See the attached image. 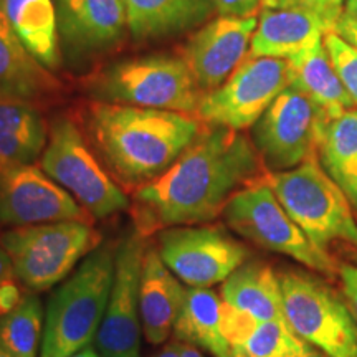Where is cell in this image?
<instances>
[{
    "mask_svg": "<svg viewBox=\"0 0 357 357\" xmlns=\"http://www.w3.org/2000/svg\"><path fill=\"white\" fill-rule=\"evenodd\" d=\"M266 174L255 144L242 131L205 126L162 176L132 192L134 230L149 238L172 227L215 220L236 192Z\"/></svg>",
    "mask_w": 357,
    "mask_h": 357,
    "instance_id": "1",
    "label": "cell"
},
{
    "mask_svg": "<svg viewBox=\"0 0 357 357\" xmlns=\"http://www.w3.org/2000/svg\"><path fill=\"white\" fill-rule=\"evenodd\" d=\"M207 124L177 111L93 101L84 109L86 139L109 176L132 194L162 176Z\"/></svg>",
    "mask_w": 357,
    "mask_h": 357,
    "instance_id": "2",
    "label": "cell"
},
{
    "mask_svg": "<svg viewBox=\"0 0 357 357\" xmlns=\"http://www.w3.org/2000/svg\"><path fill=\"white\" fill-rule=\"evenodd\" d=\"M116 247L93 250L52 293L38 357H70L91 346L113 284Z\"/></svg>",
    "mask_w": 357,
    "mask_h": 357,
    "instance_id": "3",
    "label": "cell"
},
{
    "mask_svg": "<svg viewBox=\"0 0 357 357\" xmlns=\"http://www.w3.org/2000/svg\"><path fill=\"white\" fill-rule=\"evenodd\" d=\"M93 101L194 114L204 93L182 56L146 55L101 66L84 84Z\"/></svg>",
    "mask_w": 357,
    "mask_h": 357,
    "instance_id": "4",
    "label": "cell"
},
{
    "mask_svg": "<svg viewBox=\"0 0 357 357\" xmlns=\"http://www.w3.org/2000/svg\"><path fill=\"white\" fill-rule=\"evenodd\" d=\"M266 182L307 238L323 252L334 243L357 248V220L344 192L321 167L318 158L281 172Z\"/></svg>",
    "mask_w": 357,
    "mask_h": 357,
    "instance_id": "5",
    "label": "cell"
},
{
    "mask_svg": "<svg viewBox=\"0 0 357 357\" xmlns=\"http://www.w3.org/2000/svg\"><path fill=\"white\" fill-rule=\"evenodd\" d=\"M101 242L95 225L79 220L17 227L0 235L13 273L30 291H47L60 284Z\"/></svg>",
    "mask_w": 357,
    "mask_h": 357,
    "instance_id": "6",
    "label": "cell"
},
{
    "mask_svg": "<svg viewBox=\"0 0 357 357\" xmlns=\"http://www.w3.org/2000/svg\"><path fill=\"white\" fill-rule=\"evenodd\" d=\"M38 166L95 220H105L131 207L126 190L109 176L82 129L70 118L58 116L50 123Z\"/></svg>",
    "mask_w": 357,
    "mask_h": 357,
    "instance_id": "7",
    "label": "cell"
},
{
    "mask_svg": "<svg viewBox=\"0 0 357 357\" xmlns=\"http://www.w3.org/2000/svg\"><path fill=\"white\" fill-rule=\"evenodd\" d=\"M225 223L257 247L293 258L312 271L334 276L337 263L316 247L288 215L266 182V176L231 197L223 211Z\"/></svg>",
    "mask_w": 357,
    "mask_h": 357,
    "instance_id": "8",
    "label": "cell"
},
{
    "mask_svg": "<svg viewBox=\"0 0 357 357\" xmlns=\"http://www.w3.org/2000/svg\"><path fill=\"white\" fill-rule=\"evenodd\" d=\"M278 278L289 328L324 356L357 357V321L349 305L303 271H281Z\"/></svg>",
    "mask_w": 357,
    "mask_h": 357,
    "instance_id": "9",
    "label": "cell"
},
{
    "mask_svg": "<svg viewBox=\"0 0 357 357\" xmlns=\"http://www.w3.org/2000/svg\"><path fill=\"white\" fill-rule=\"evenodd\" d=\"M287 88H289L288 60L248 56L225 83L205 93L195 116L207 126L243 131L255 126Z\"/></svg>",
    "mask_w": 357,
    "mask_h": 357,
    "instance_id": "10",
    "label": "cell"
},
{
    "mask_svg": "<svg viewBox=\"0 0 357 357\" xmlns=\"http://www.w3.org/2000/svg\"><path fill=\"white\" fill-rule=\"evenodd\" d=\"M328 116L305 93L287 88L253 126L252 141L268 172H281L316 158Z\"/></svg>",
    "mask_w": 357,
    "mask_h": 357,
    "instance_id": "11",
    "label": "cell"
},
{
    "mask_svg": "<svg viewBox=\"0 0 357 357\" xmlns=\"http://www.w3.org/2000/svg\"><path fill=\"white\" fill-rule=\"evenodd\" d=\"M147 247V238L136 230L116 245L113 284L93 342L100 357H141V280Z\"/></svg>",
    "mask_w": 357,
    "mask_h": 357,
    "instance_id": "12",
    "label": "cell"
},
{
    "mask_svg": "<svg viewBox=\"0 0 357 357\" xmlns=\"http://www.w3.org/2000/svg\"><path fill=\"white\" fill-rule=\"evenodd\" d=\"M155 235L162 261L190 288L223 283L248 258V248L220 227H172Z\"/></svg>",
    "mask_w": 357,
    "mask_h": 357,
    "instance_id": "13",
    "label": "cell"
},
{
    "mask_svg": "<svg viewBox=\"0 0 357 357\" xmlns=\"http://www.w3.org/2000/svg\"><path fill=\"white\" fill-rule=\"evenodd\" d=\"M61 58L71 68L108 55L129 33L123 0H53Z\"/></svg>",
    "mask_w": 357,
    "mask_h": 357,
    "instance_id": "14",
    "label": "cell"
},
{
    "mask_svg": "<svg viewBox=\"0 0 357 357\" xmlns=\"http://www.w3.org/2000/svg\"><path fill=\"white\" fill-rule=\"evenodd\" d=\"M60 220H95L40 166H0V225L17 227Z\"/></svg>",
    "mask_w": 357,
    "mask_h": 357,
    "instance_id": "15",
    "label": "cell"
},
{
    "mask_svg": "<svg viewBox=\"0 0 357 357\" xmlns=\"http://www.w3.org/2000/svg\"><path fill=\"white\" fill-rule=\"evenodd\" d=\"M257 25V15H218L190 35L182 58L204 95L225 83L247 60Z\"/></svg>",
    "mask_w": 357,
    "mask_h": 357,
    "instance_id": "16",
    "label": "cell"
},
{
    "mask_svg": "<svg viewBox=\"0 0 357 357\" xmlns=\"http://www.w3.org/2000/svg\"><path fill=\"white\" fill-rule=\"evenodd\" d=\"M334 26L318 13L296 7H261L252 38V58L291 60L323 42Z\"/></svg>",
    "mask_w": 357,
    "mask_h": 357,
    "instance_id": "17",
    "label": "cell"
},
{
    "mask_svg": "<svg viewBox=\"0 0 357 357\" xmlns=\"http://www.w3.org/2000/svg\"><path fill=\"white\" fill-rule=\"evenodd\" d=\"M61 84L26 50L13 32L0 0V101L38 102L60 93Z\"/></svg>",
    "mask_w": 357,
    "mask_h": 357,
    "instance_id": "18",
    "label": "cell"
},
{
    "mask_svg": "<svg viewBox=\"0 0 357 357\" xmlns=\"http://www.w3.org/2000/svg\"><path fill=\"white\" fill-rule=\"evenodd\" d=\"M187 287L166 266L154 245L147 247L141 280V323L146 341L160 346L172 336Z\"/></svg>",
    "mask_w": 357,
    "mask_h": 357,
    "instance_id": "19",
    "label": "cell"
},
{
    "mask_svg": "<svg viewBox=\"0 0 357 357\" xmlns=\"http://www.w3.org/2000/svg\"><path fill=\"white\" fill-rule=\"evenodd\" d=\"M134 42H155L207 24L215 12L212 0H123Z\"/></svg>",
    "mask_w": 357,
    "mask_h": 357,
    "instance_id": "20",
    "label": "cell"
},
{
    "mask_svg": "<svg viewBox=\"0 0 357 357\" xmlns=\"http://www.w3.org/2000/svg\"><path fill=\"white\" fill-rule=\"evenodd\" d=\"M222 300L257 321L287 323L280 278L270 265L243 263L222 283Z\"/></svg>",
    "mask_w": 357,
    "mask_h": 357,
    "instance_id": "21",
    "label": "cell"
},
{
    "mask_svg": "<svg viewBox=\"0 0 357 357\" xmlns=\"http://www.w3.org/2000/svg\"><path fill=\"white\" fill-rule=\"evenodd\" d=\"M50 124L33 102L0 101V166H25L42 158Z\"/></svg>",
    "mask_w": 357,
    "mask_h": 357,
    "instance_id": "22",
    "label": "cell"
},
{
    "mask_svg": "<svg viewBox=\"0 0 357 357\" xmlns=\"http://www.w3.org/2000/svg\"><path fill=\"white\" fill-rule=\"evenodd\" d=\"M288 63L289 86L305 93L323 109L328 119L356 108L354 101L334 70L323 42L288 60Z\"/></svg>",
    "mask_w": 357,
    "mask_h": 357,
    "instance_id": "23",
    "label": "cell"
},
{
    "mask_svg": "<svg viewBox=\"0 0 357 357\" xmlns=\"http://www.w3.org/2000/svg\"><path fill=\"white\" fill-rule=\"evenodd\" d=\"M13 32L48 70L61 63L56 8L53 0H2Z\"/></svg>",
    "mask_w": 357,
    "mask_h": 357,
    "instance_id": "24",
    "label": "cell"
},
{
    "mask_svg": "<svg viewBox=\"0 0 357 357\" xmlns=\"http://www.w3.org/2000/svg\"><path fill=\"white\" fill-rule=\"evenodd\" d=\"M222 296L211 288L187 287L174 326L176 341L208 351L215 357L230 354L231 347L222 333Z\"/></svg>",
    "mask_w": 357,
    "mask_h": 357,
    "instance_id": "25",
    "label": "cell"
},
{
    "mask_svg": "<svg viewBox=\"0 0 357 357\" xmlns=\"http://www.w3.org/2000/svg\"><path fill=\"white\" fill-rule=\"evenodd\" d=\"M321 167L341 187L357 211V109H347L326 119L321 128L318 151Z\"/></svg>",
    "mask_w": 357,
    "mask_h": 357,
    "instance_id": "26",
    "label": "cell"
},
{
    "mask_svg": "<svg viewBox=\"0 0 357 357\" xmlns=\"http://www.w3.org/2000/svg\"><path fill=\"white\" fill-rule=\"evenodd\" d=\"M236 357H328L307 344L288 324L255 321L247 336L231 349Z\"/></svg>",
    "mask_w": 357,
    "mask_h": 357,
    "instance_id": "27",
    "label": "cell"
},
{
    "mask_svg": "<svg viewBox=\"0 0 357 357\" xmlns=\"http://www.w3.org/2000/svg\"><path fill=\"white\" fill-rule=\"evenodd\" d=\"M45 312L40 298L26 293L20 305L0 318V342L13 357H38Z\"/></svg>",
    "mask_w": 357,
    "mask_h": 357,
    "instance_id": "28",
    "label": "cell"
},
{
    "mask_svg": "<svg viewBox=\"0 0 357 357\" xmlns=\"http://www.w3.org/2000/svg\"><path fill=\"white\" fill-rule=\"evenodd\" d=\"M323 43L339 79L357 106V47L336 32L326 33Z\"/></svg>",
    "mask_w": 357,
    "mask_h": 357,
    "instance_id": "29",
    "label": "cell"
},
{
    "mask_svg": "<svg viewBox=\"0 0 357 357\" xmlns=\"http://www.w3.org/2000/svg\"><path fill=\"white\" fill-rule=\"evenodd\" d=\"M344 2L346 0H265L263 7L305 8V10L318 13L336 29V24L344 13Z\"/></svg>",
    "mask_w": 357,
    "mask_h": 357,
    "instance_id": "30",
    "label": "cell"
},
{
    "mask_svg": "<svg viewBox=\"0 0 357 357\" xmlns=\"http://www.w3.org/2000/svg\"><path fill=\"white\" fill-rule=\"evenodd\" d=\"M265 0H212L215 12L220 15L253 17L261 10Z\"/></svg>",
    "mask_w": 357,
    "mask_h": 357,
    "instance_id": "31",
    "label": "cell"
},
{
    "mask_svg": "<svg viewBox=\"0 0 357 357\" xmlns=\"http://www.w3.org/2000/svg\"><path fill=\"white\" fill-rule=\"evenodd\" d=\"M19 283L20 281L17 280V276H10L0 283V318L12 312L20 305L24 294L20 291Z\"/></svg>",
    "mask_w": 357,
    "mask_h": 357,
    "instance_id": "32",
    "label": "cell"
},
{
    "mask_svg": "<svg viewBox=\"0 0 357 357\" xmlns=\"http://www.w3.org/2000/svg\"><path fill=\"white\" fill-rule=\"evenodd\" d=\"M339 275H341L342 289H344V296L349 305L352 314L357 321V268L351 265L339 266Z\"/></svg>",
    "mask_w": 357,
    "mask_h": 357,
    "instance_id": "33",
    "label": "cell"
},
{
    "mask_svg": "<svg viewBox=\"0 0 357 357\" xmlns=\"http://www.w3.org/2000/svg\"><path fill=\"white\" fill-rule=\"evenodd\" d=\"M334 32L341 35L342 38H346L347 42H351L352 45H356L357 47V24L354 20H351L349 17H346L344 13H342L341 19H339V22L336 24Z\"/></svg>",
    "mask_w": 357,
    "mask_h": 357,
    "instance_id": "34",
    "label": "cell"
},
{
    "mask_svg": "<svg viewBox=\"0 0 357 357\" xmlns=\"http://www.w3.org/2000/svg\"><path fill=\"white\" fill-rule=\"evenodd\" d=\"M10 276H15V273H13L10 257L7 255L6 248H3L2 243H0V283H2L3 280L10 278Z\"/></svg>",
    "mask_w": 357,
    "mask_h": 357,
    "instance_id": "35",
    "label": "cell"
},
{
    "mask_svg": "<svg viewBox=\"0 0 357 357\" xmlns=\"http://www.w3.org/2000/svg\"><path fill=\"white\" fill-rule=\"evenodd\" d=\"M178 357H204L199 347L178 342Z\"/></svg>",
    "mask_w": 357,
    "mask_h": 357,
    "instance_id": "36",
    "label": "cell"
},
{
    "mask_svg": "<svg viewBox=\"0 0 357 357\" xmlns=\"http://www.w3.org/2000/svg\"><path fill=\"white\" fill-rule=\"evenodd\" d=\"M154 357H178V342L174 341L171 344L164 346Z\"/></svg>",
    "mask_w": 357,
    "mask_h": 357,
    "instance_id": "37",
    "label": "cell"
},
{
    "mask_svg": "<svg viewBox=\"0 0 357 357\" xmlns=\"http://www.w3.org/2000/svg\"><path fill=\"white\" fill-rule=\"evenodd\" d=\"M344 15L349 17L357 24V0H346L344 2Z\"/></svg>",
    "mask_w": 357,
    "mask_h": 357,
    "instance_id": "38",
    "label": "cell"
},
{
    "mask_svg": "<svg viewBox=\"0 0 357 357\" xmlns=\"http://www.w3.org/2000/svg\"><path fill=\"white\" fill-rule=\"evenodd\" d=\"M70 357H100V354H98V351L95 349V346H86L83 347L82 351H78L77 354L70 356Z\"/></svg>",
    "mask_w": 357,
    "mask_h": 357,
    "instance_id": "39",
    "label": "cell"
},
{
    "mask_svg": "<svg viewBox=\"0 0 357 357\" xmlns=\"http://www.w3.org/2000/svg\"><path fill=\"white\" fill-rule=\"evenodd\" d=\"M0 357H13V356L10 354V352H8V351L6 349V347L2 346V342H0Z\"/></svg>",
    "mask_w": 357,
    "mask_h": 357,
    "instance_id": "40",
    "label": "cell"
},
{
    "mask_svg": "<svg viewBox=\"0 0 357 357\" xmlns=\"http://www.w3.org/2000/svg\"><path fill=\"white\" fill-rule=\"evenodd\" d=\"M222 357H236L235 354H231V352H230V354H227V356H222Z\"/></svg>",
    "mask_w": 357,
    "mask_h": 357,
    "instance_id": "41",
    "label": "cell"
}]
</instances>
